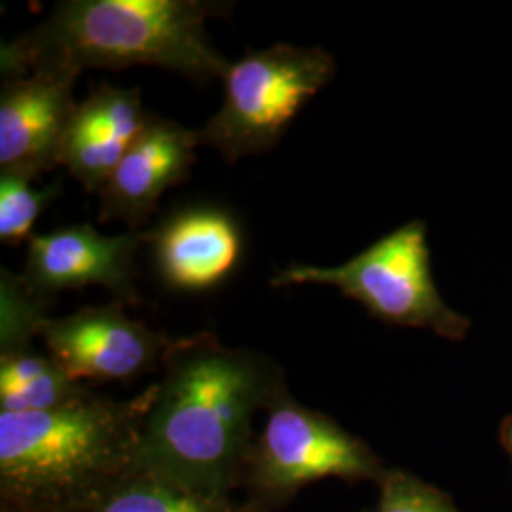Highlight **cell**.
Masks as SVG:
<instances>
[{
    "label": "cell",
    "instance_id": "cell-1",
    "mask_svg": "<svg viewBox=\"0 0 512 512\" xmlns=\"http://www.w3.org/2000/svg\"><path fill=\"white\" fill-rule=\"evenodd\" d=\"M148 403L139 467L220 495L243 456L251 421L281 391L268 363L203 332L169 342Z\"/></svg>",
    "mask_w": 512,
    "mask_h": 512
},
{
    "label": "cell",
    "instance_id": "cell-2",
    "mask_svg": "<svg viewBox=\"0 0 512 512\" xmlns=\"http://www.w3.org/2000/svg\"><path fill=\"white\" fill-rule=\"evenodd\" d=\"M219 0H63L52 12L2 42V78L35 71L78 74L86 69L122 71L160 67L194 82L228 74L230 61L213 46L207 21L226 16Z\"/></svg>",
    "mask_w": 512,
    "mask_h": 512
},
{
    "label": "cell",
    "instance_id": "cell-3",
    "mask_svg": "<svg viewBox=\"0 0 512 512\" xmlns=\"http://www.w3.org/2000/svg\"><path fill=\"white\" fill-rule=\"evenodd\" d=\"M152 389L129 403L84 395L48 412H0L4 511L86 512L139 469Z\"/></svg>",
    "mask_w": 512,
    "mask_h": 512
},
{
    "label": "cell",
    "instance_id": "cell-4",
    "mask_svg": "<svg viewBox=\"0 0 512 512\" xmlns=\"http://www.w3.org/2000/svg\"><path fill=\"white\" fill-rule=\"evenodd\" d=\"M334 73L332 55L321 48L274 44L247 52L224 76L217 114L198 129L202 145L230 164L270 152Z\"/></svg>",
    "mask_w": 512,
    "mask_h": 512
},
{
    "label": "cell",
    "instance_id": "cell-5",
    "mask_svg": "<svg viewBox=\"0 0 512 512\" xmlns=\"http://www.w3.org/2000/svg\"><path fill=\"white\" fill-rule=\"evenodd\" d=\"M272 285H329L389 323L442 334L463 329V319L446 308L435 287L420 220L397 228L340 266L293 264L279 270Z\"/></svg>",
    "mask_w": 512,
    "mask_h": 512
},
{
    "label": "cell",
    "instance_id": "cell-6",
    "mask_svg": "<svg viewBox=\"0 0 512 512\" xmlns=\"http://www.w3.org/2000/svg\"><path fill=\"white\" fill-rule=\"evenodd\" d=\"M147 232L129 230L105 236L92 224H73L48 234H33L27 241L23 274L27 291L50 300L63 291L90 285L107 289L114 302H139L135 287V255L145 245Z\"/></svg>",
    "mask_w": 512,
    "mask_h": 512
},
{
    "label": "cell",
    "instance_id": "cell-7",
    "mask_svg": "<svg viewBox=\"0 0 512 512\" xmlns=\"http://www.w3.org/2000/svg\"><path fill=\"white\" fill-rule=\"evenodd\" d=\"M37 336L76 382L133 378L154 365L169 344L162 334L128 317L122 302L57 319L42 317Z\"/></svg>",
    "mask_w": 512,
    "mask_h": 512
},
{
    "label": "cell",
    "instance_id": "cell-8",
    "mask_svg": "<svg viewBox=\"0 0 512 512\" xmlns=\"http://www.w3.org/2000/svg\"><path fill=\"white\" fill-rule=\"evenodd\" d=\"M76 78L61 71H35L2 80L0 173L35 181L61 165L78 107L73 93Z\"/></svg>",
    "mask_w": 512,
    "mask_h": 512
},
{
    "label": "cell",
    "instance_id": "cell-9",
    "mask_svg": "<svg viewBox=\"0 0 512 512\" xmlns=\"http://www.w3.org/2000/svg\"><path fill=\"white\" fill-rule=\"evenodd\" d=\"M264 486L283 492L325 476L365 475L363 448L327 418L302 408L281 391L256 448Z\"/></svg>",
    "mask_w": 512,
    "mask_h": 512
},
{
    "label": "cell",
    "instance_id": "cell-10",
    "mask_svg": "<svg viewBox=\"0 0 512 512\" xmlns=\"http://www.w3.org/2000/svg\"><path fill=\"white\" fill-rule=\"evenodd\" d=\"M145 245L169 291L207 293L238 272L245 238L230 211L202 203L173 211L147 232Z\"/></svg>",
    "mask_w": 512,
    "mask_h": 512
},
{
    "label": "cell",
    "instance_id": "cell-11",
    "mask_svg": "<svg viewBox=\"0 0 512 512\" xmlns=\"http://www.w3.org/2000/svg\"><path fill=\"white\" fill-rule=\"evenodd\" d=\"M200 145V131L150 112L147 126L99 190V219L124 220L131 230L145 226L165 192L190 177Z\"/></svg>",
    "mask_w": 512,
    "mask_h": 512
},
{
    "label": "cell",
    "instance_id": "cell-12",
    "mask_svg": "<svg viewBox=\"0 0 512 512\" xmlns=\"http://www.w3.org/2000/svg\"><path fill=\"white\" fill-rule=\"evenodd\" d=\"M148 116L139 90L95 86L76 107L61 165L86 190L99 194L129 145L147 126Z\"/></svg>",
    "mask_w": 512,
    "mask_h": 512
},
{
    "label": "cell",
    "instance_id": "cell-13",
    "mask_svg": "<svg viewBox=\"0 0 512 512\" xmlns=\"http://www.w3.org/2000/svg\"><path fill=\"white\" fill-rule=\"evenodd\" d=\"M86 512H230L220 495L205 494L177 480L139 467Z\"/></svg>",
    "mask_w": 512,
    "mask_h": 512
},
{
    "label": "cell",
    "instance_id": "cell-14",
    "mask_svg": "<svg viewBox=\"0 0 512 512\" xmlns=\"http://www.w3.org/2000/svg\"><path fill=\"white\" fill-rule=\"evenodd\" d=\"M55 183L46 188H35L33 179L0 173V241L16 247L33 238L31 230L40 213L59 194Z\"/></svg>",
    "mask_w": 512,
    "mask_h": 512
},
{
    "label": "cell",
    "instance_id": "cell-15",
    "mask_svg": "<svg viewBox=\"0 0 512 512\" xmlns=\"http://www.w3.org/2000/svg\"><path fill=\"white\" fill-rule=\"evenodd\" d=\"M378 512H450L437 497L408 484L403 478L391 480L385 488Z\"/></svg>",
    "mask_w": 512,
    "mask_h": 512
}]
</instances>
